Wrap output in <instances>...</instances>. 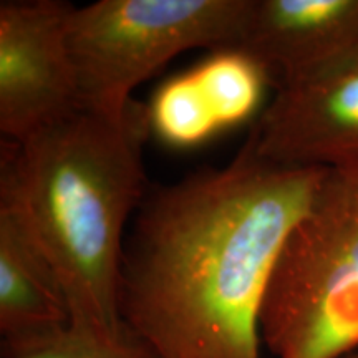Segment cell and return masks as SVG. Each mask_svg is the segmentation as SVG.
<instances>
[{"label":"cell","mask_w":358,"mask_h":358,"mask_svg":"<svg viewBox=\"0 0 358 358\" xmlns=\"http://www.w3.org/2000/svg\"><path fill=\"white\" fill-rule=\"evenodd\" d=\"M329 171L262 158L151 185L120 271L122 324L155 358H262L259 317L285 237Z\"/></svg>","instance_id":"obj_1"},{"label":"cell","mask_w":358,"mask_h":358,"mask_svg":"<svg viewBox=\"0 0 358 358\" xmlns=\"http://www.w3.org/2000/svg\"><path fill=\"white\" fill-rule=\"evenodd\" d=\"M145 103L123 116L78 110L24 141L2 140L0 213L65 290L71 320L118 329L124 241L151 185Z\"/></svg>","instance_id":"obj_2"},{"label":"cell","mask_w":358,"mask_h":358,"mask_svg":"<svg viewBox=\"0 0 358 358\" xmlns=\"http://www.w3.org/2000/svg\"><path fill=\"white\" fill-rule=\"evenodd\" d=\"M274 358H345L358 348V178L329 171L285 237L259 317Z\"/></svg>","instance_id":"obj_3"},{"label":"cell","mask_w":358,"mask_h":358,"mask_svg":"<svg viewBox=\"0 0 358 358\" xmlns=\"http://www.w3.org/2000/svg\"><path fill=\"white\" fill-rule=\"evenodd\" d=\"M254 0H98L71 8L66 42L85 110L123 116L138 85L192 48L239 47Z\"/></svg>","instance_id":"obj_4"},{"label":"cell","mask_w":358,"mask_h":358,"mask_svg":"<svg viewBox=\"0 0 358 358\" xmlns=\"http://www.w3.org/2000/svg\"><path fill=\"white\" fill-rule=\"evenodd\" d=\"M73 6L62 0L0 3V131L24 141L82 110L66 42Z\"/></svg>","instance_id":"obj_5"},{"label":"cell","mask_w":358,"mask_h":358,"mask_svg":"<svg viewBox=\"0 0 358 358\" xmlns=\"http://www.w3.org/2000/svg\"><path fill=\"white\" fill-rule=\"evenodd\" d=\"M248 140L274 163L358 178V48L277 83Z\"/></svg>","instance_id":"obj_6"},{"label":"cell","mask_w":358,"mask_h":358,"mask_svg":"<svg viewBox=\"0 0 358 358\" xmlns=\"http://www.w3.org/2000/svg\"><path fill=\"white\" fill-rule=\"evenodd\" d=\"M271 71L239 47L213 50L204 60L161 83L145 103L150 136L173 150L206 145L217 134L262 115Z\"/></svg>","instance_id":"obj_7"},{"label":"cell","mask_w":358,"mask_h":358,"mask_svg":"<svg viewBox=\"0 0 358 358\" xmlns=\"http://www.w3.org/2000/svg\"><path fill=\"white\" fill-rule=\"evenodd\" d=\"M239 48L274 83L299 77L358 48V0H254Z\"/></svg>","instance_id":"obj_8"},{"label":"cell","mask_w":358,"mask_h":358,"mask_svg":"<svg viewBox=\"0 0 358 358\" xmlns=\"http://www.w3.org/2000/svg\"><path fill=\"white\" fill-rule=\"evenodd\" d=\"M71 308L55 272L10 216L0 213L2 357L60 332Z\"/></svg>","instance_id":"obj_9"},{"label":"cell","mask_w":358,"mask_h":358,"mask_svg":"<svg viewBox=\"0 0 358 358\" xmlns=\"http://www.w3.org/2000/svg\"><path fill=\"white\" fill-rule=\"evenodd\" d=\"M3 358H155L127 327H101L71 320L69 327Z\"/></svg>","instance_id":"obj_10"},{"label":"cell","mask_w":358,"mask_h":358,"mask_svg":"<svg viewBox=\"0 0 358 358\" xmlns=\"http://www.w3.org/2000/svg\"><path fill=\"white\" fill-rule=\"evenodd\" d=\"M345 358H358V352H353V353H350V355L345 357Z\"/></svg>","instance_id":"obj_11"}]
</instances>
